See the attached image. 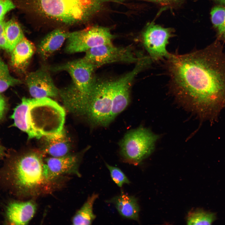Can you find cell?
I'll use <instances>...</instances> for the list:
<instances>
[{"mask_svg": "<svg viewBox=\"0 0 225 225\" xmlns=\"http://www.w3.org/2000/svg\"><path fill=\"white\" fill-rule=\"evenodd\" d=\"M166 66L173 93L212 119L225 107V51L216 41L202 49L170 53Z\"/></svg>", "mask_w": 225, "mask_h": 225, "instance_id": "obj_1", "label": "cell"}, {"mask_svg": "<svg viewBox=\"0 0 225 225\" xmlns=\"http://www.w3.org/2000/svg\"><path fill=\"white\" fill-rule=\"evenodd\" d=\"M43 154L32 152L17 156L4 169L6 182L18 195H38L51 186L52 182L47 179L44 173Z\"/></svg>", "mask_w": 225, "mask_h": 225, "instance_id": "obj_2", "label": "cell"}, {"mask_svg": "<svg viewBox=\"0 0 225 225\" xmlns=\"http://www.w3.org/2000/svg\"><path fill=\"white\" fill-rule=\"evenodd\" d=\"M91 0H18L17 5L28 12L67 25L85 20L91 12Z\"/></svg>", "mask_w": 225, "mask_h": 225, "instance_id": "obj_3", "label": "cell"}, {"mask_svg": "<svg viewBox=\"0 0 225 225\" xmlns=\"http://www.w3.org/2000/svg\"><path fill=\"white\" fill-rule=\"evenodd\" d=\"M54 71H64L70 76L72 82L64 88L67 98L72 102L82 107L88 105L96 78L94 76L96 69L83 58L50 68Z\"/></svg>", "mask_w": 225, "mask_h": 225, "instance_id": "obj_4", "label": "cell"}, {"mask_svg": "<svg viewBox=\"0 0 225 225\" xmlns=\"http://www.w3.org/2000/svg\"><path fill=\"white\" fill-rule=\"evenodd\" d=\"M65 116L62 107L49 98H29L28 121L40 138L62 131Z\"/></svg>", "mask_w": 225, "mask_h": 225, "instance_id": "obj_5", "label": "cell"}, {"mask_svg": "<svg viewBox=\"0 0 225 225\" xmlns=\"http://www.w3.org/2000/svg\"><path fill=\"white\" fill-rule=\"evenodd\" d=\"M158 138L142 127L129 131L119 143L122 159L125 162L138 165L152 152Z\"/></svg>", "mask_w": 225, "mask_h": 225, "instance_id": "obj_6", "label": "cell"}, {"mask_svg": "<svg viewBox=\"0 0 225 225\" xmlns=\"http://www.w3.org/2000/svg\"><path fill=\"white\" fill-rule=\"evenodd\" d=\"M112 81L96 78L85 115L92 128L107 127L113 121Z\"/></svg>", "mask_w": 225, "mask_h": 225, "instance_id": "obj_7", "label": "cell"}, {"mask_svg": "<svg viewBox=\"0 0 225 225\" xmlns=\"http://www.w3.org/2000/svg\"><path fill=\"white\" fill-rule=\"evenodd\" d=\"M113 38L108 28L90 27L69 32L65 51L69 54L86 52L94 47L112 43Z\"/></svg>", "mask_w": 225, "mask_h": 225, "instance_id": "obj_8", "label": "cell"}, {"mask_svg": "<svg viewBox=\"0 0 225 225\" xmlns=\"http://www.w3.org/2000/svg\"><path fill=\"white\" fill-rule=\"evenodd\" d=\"M150 63V61L148 58H141L131 71L120 78L113 80L112 109L113 121L128 105L130 101V89L135 77Z\"/></svg>", "mask_w": 225, "mask_h": 225, "instance_id": "obj_9", "label": "cell"}, {"mask_svg": "<svg viewBox=\"0 0 225 225\" xmlns=\"http://www.w3.org/2000/svg\"><path fill=\"white\" fill-rule=\"evenodd\" d=\"M142 56L135 54L130 47H116L111 43L88 50L83 58L96 69L103 65L115 62L136 63Z\"/></svg>", "mask_w": 225, "mask_h": 225, "instance_id": "obj_10", "label": "cell"}, {"mask_svg": "<svg viewBox=\"0 0 225 225\" xmlns=\"http://www.w3.org/2000/svg\"><path fill=\"white\" fill-rule=\"evenodd\" d=\"M172 35L170 29L152 23L146 28L142 34V42L152 61H158L169 57L170 53L166 47Z\"/></svg>", "mask_w": 225, "mask_h": 225, "instance_id": "obj_11", "label": "cell"}, {"mask_svg": "<svg viewBox=\"0 0 225 225\" xmlns=\"http://www.w3.org/2000/svg\"><path fill=\"white\" fill-rule=\"evenodd\" d=\"M82 154H68L58 157H50L44 160L45 177L52 182L55 179L65 175L81 176L79 166Z\"/></svg>", "mask_w": 225, "mask_h": 225, "instance_id": "obj_12", "label": "cell"}, {"mask_svg": "<svg viewBox=\"0 0 225 225\" xmlns=\"http://www.w3.org/2000/svg\"><path fill=\"white\" fill-rule=\"evenodd\" d=\"M25 80L30 94L33 98L56 97L59 95V89L48 70L44 68L28 73Z\"/></svg>", "mask_w": 225, "mask_h": 225, "instance_id": "obj_13", "label": "cell"}, {"mask_svg": "<svg viewBox=\"0 0 225 225\" xmlns=\"http://www.w3.org/2000/svg\"><path fill=\"white\" fill-rule=\"evenodd\" d=\"M37 209V204L32 200L13 202L9 203L6 208V220L11 224H27L34 216Z\"/></svg>", "mask_w": 225, "mask_h": 225, "instance_id": "obj_14", "label": "cell"}, {"mask_svg": "<svg viewBox=\"0 0 225 225\" xmlns=\"http://www.w3.org/2000/svg\"><path fill=\"white\" fill-rule=\"evenodd\" d=\"M36 49L34 44L24 37L11 52L12 66L18 72H24Z\"/></svg>", "mask_w": 225, "mask_h": 225, "instance_id": "obj_15", "label": "cell"}, {"mask_svg": "<svg viewBox=\"0 0 225 225\" xmlns=\"http://www.w3.org/2000/svg\"><path fill=\"white\" fill-rule=\"evenodd\" d=\"M43 154L58 157L68 155L70 149V142L63 129L61 132L45 136Z\"/></svg>", "mask_w": 225, "mask_h": 225, "instance_id": "obj_16", "label": "cell"}, {"mask_svg": "<svg viewBox=\"0 0 225 225\" xmlns=\"http://www.w3.org/2000/svg\"><path fill=\"white\" fill-rule=\"evenodd\" d=\"M70 32L62 28H58L48 34L41 41L37 52L43 59H46L59 48L67 39Z\"/></svg>", "mask_w": 225, "mask_h": 225, "instance_id": "obj_17", "label": "cell"}, {"mask_svg": "<svg viewBox=\"0 0 225 225\" xmlns=\"http://www.w3.org/2000/svg\"><path fill=\"white\" fill-rule=\"evenodd\" d=\"M108 203L112 204L120 215L125 218L138 221L139 207L137 198L122 192L108 200Z\"/></svg>", "mask_w": 225, "mask_h": 225, "instance_id": "obj_18", "label": "cell"}, {"mask_svg": "<svg viewBox=\"0 0 225 225\" xmlns=\"http://www.w3.org/2000/svg\"><path fill=\"white\" fill-rule=\"evenodd\" d=\"M29 98H23L21 102L14 108L11 118L13 121V125L26 133L29 139H40L38 135L31 128L28 118Z\"/></svg>", "mask_w": 225, "mask_h": 225, "instance_id": "obj_19", "label": "cell"}, {"mask_svg": "<svg viewBox=\"0 0 225 225\" xmlns=\"http://www.w3.org/2000/svg\"><path fill=\"white\" fill-rule=\"evenodd\" d=\"M98 195L93 193L88 197L82 207L73 216L72 222L73 225H91L96 218L93 212L94 203Z\"/></svg>", "mask_w": 225, "mask_h": 225, "instance_id": "obj_20", "label": "cell"}, {"mask_svg": "<svg viewBox=\"0 0 225 225\" xmlns=\"http://www.w3.org/2000/svg\"><path fill=\"white\" fill-rule=\"evenodd\" d=\"M4 33L8 44V52L11 53L24 35L19 24L13 19L5 23Z\"/></svg>", "mask_w": 225, "mask_h": 225, "instance_id": "obj_21", "label": "cell"}, {"mask_svg": "<svg viewBox=\"0 0 225 225\" xmlns=\"http://www.w3.org/2000/svg\"><path fill=\"white\" fill-rule=\"evenodd\" d=\"M212 22L217 30L218 39L225 42V8L217 6L212 9Z\"/></svg>", "mask_w": 225, "mask_h": 225, "instance_id": "obj_22", "label": "cell"}, {"mask_svg": "<svg viewBox=\"0 0 225 225\" xmlns=\"http://www.w3.org/2000/svg\"><path fill=\"white\" fill-rule=\"evenodd\" d=\"M214 213L198 210L190 212L187 219L188 225L211 224L216 219Z\"/></svg>", "mask_w": 225, "mask_h": 225, "instance_id": "obj_23", "label": "cell"}, {"mask_svg": "<svg viewBox=\"0 0 225 225\" xmlns=\"http://www.w3.org/2000/svg\"><path fill=\"white\" fill-rule=\"evenodd\" d=\"M22 82L20 80L11 75L7 65L0 57V93L10 87Z\"/></svg>", "mask_w": 225, "mask_h": 225, "instance_id": "obj_24", "label": "cell"}, {"mask_svg": "<svg viewBox=\"0 0 225 225\" xmlns=\"http://www.w3.org/2000/svg\"><path fill=\"white\" fill-rule=\"evenodd\" d=\"M109 170L112 180L119 187L124 184H129L130 182L127 177L119 168L105 163Z\"/></svg>", "mask_w": 225, "mask_h": 225, "instance_id": "obj_25", "label": "cell"}, {"mask_svg": "<svg viewBox=\"0 0 225 225\" xmlns=\"http://www.w3.org/2000/svg\"><path fill=\"white\" fill-rule=\"evenodd\" d=\"M15 7L12 0H0V21L3 20L6 14Z\"/></svg>", "mask_w": 225, "mask_h": 225, "instance_id": "obj_26", "label": "cell"}, {"mask_svg": "<svg viewBox=\"0 0 225 225\" xmlns=\"http://www.w3.org/2000/svg\"><path fill=\"white\" fill-rule=\"evenodd\" d=\"M7 108V104L4 98L0 94V120L3 118Z\"/></svg>", "mask_w": 225, "mask_h": 225, "instance_id": "obj_27", "label": "cell"}, {"mask_svg": "<svg viewBox=\"0 0 225 225\" xmlns=\"http://www.w3.org/2000/svg\"><path fill=\"white\" fill-rule=\"evenodd\" d=\"M0 48L8 52V44L4 33L0 35Z\"/></svg>", "mask_w": 225, "mask_h": 225, "instance_id": "obj_28", "label": "cell"}, {"mask_svg": "<svg viewBox=\"0 0 225 225\" xmlns=\"http://www.w3.org/2000/svg\"><path fill=\"white\" fill-rule=\"evenodd\" d=\"M153 2H158L162 4H168L174 2L179 0H149Z\"/></svg>", "mask_w": 225, "mask_h": 225, "instance_id": "obj_29", "label": "cell"}, {"mask_svg": "<svg viewBox=\"0 0 225 225\" xmlns=\"http://www.w3.org/2000/svg\"><path fill=\"white\" fill-rule=\"evenodd\" d=\"M5 23L3 20L0 21V35L4 33Z\"/></svg>", "mask_w": 225, "mask_h": 225, "instance_id": "obj_30", "label": "cell"}, {"mask_svg": "<svg viewBox=\"0 0 225 225\" xmlns=\"http://www.w3.org/2000/svg\"><path fill=\"white\" fill-rule=\"evenodd\" d=\"M5 148L0 143V159L5 155Z\"/></svg>", "mask_w": 225, "mask_h": 225, "instance_id": "obj_31", "label": "cell"}, {"mask_svg": "<svg viewBox=\"0 0 225 225\" xmlns=\"http://www.w3.org/2000/svg\"><path fill=\"white\" fill-rule=\"evenodd\" d=\"M219 2L225 5V0H217Z\"/></svg>", "mask_w": 225, "mask_h": 225, "instance_id": "obj_32", "label": "cell"}, {"mask_svg": "<svg viewBox=\"0 0 225 225\" xmlns=\"http://www.w3.org/2000/svg\"><path fill=\"white\" fill-rule=\"evenodd\" d=\"M1 49V48H0V50Z\"/></svg>", "mask_w": 225, "mask_h": 225, "instance_id": "obj_33", "label": "cell"}]
</instances>
